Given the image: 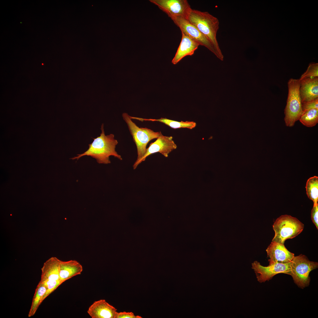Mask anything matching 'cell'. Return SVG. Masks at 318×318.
<instances>
[{
  "mask_svg": "<svg viewBox=\"0 0 318 318\" xmlns=\"http://www.w3.org/2000/svg\"><path fill=\"white\" fill-rule=\"evenodd\" d=\"M299 120L306 127L315 126L318 122V109H312L302 112Z\"/></svg>",
  "mask_w": 318,
  "mask_h": 318,
  "instance_id": "cell-20",
  "label": "cell"
},
{
  "mask_svg": "<svg viewBox=\"0 0 318 318\" xmlns=\"http://www.w3.org/2000/svg\"><path fill=\"white\" fill-rule=\"evenodd\" d=\"M141 316L137 315L135 316L134 314L132 312H117L115 317V318H142Z\"/></svg>",
  "mask_w": 318,
  "mask_h": 318,
  "instance_id": "cell-24",
  "label": "cell"
},
{
  "mask_svg": "<svg viewBox=\"0 0 318 318\" xmlns=\"http://www.w3.org/2000/svg\"><path fill=\"white\" fill-rule=\"evenodd\" d=\"M288 94L284 110V120L287 126L292 127L299 120L302 112L299 91V80L291 78L288 82Z\"/></svg>",
  "mask_w": 318,
  "mask_h": 318,
  "instance_id": "cell-4",
  "label": "cell"
},
{
  "mask_svg": "<svg viewBox=\"0 0 318 318\" xmlns=\"http://www.w3.org/2000/svg\"><path fill=\"white\" fill-rule=\"evenodd\" d=\"M311 219L313 223L315 225L317 229H318V204H314L312 210Z\"/></svg>",
  "mask_w": 318,
  "mask_h": 318,
  "instance_id": "cell-23",
  "label": "cell"
},
{
  "mask_svg": "<svg viewBox=\"0 0 318 318\" xmlns=\"http://www.w3.org/2000/svg\"><path fill=\"white\" fill-rule=\"evenodd\" d=\"M122 116L136 146L138 156L134 164H135L145 154L147 145L149 142L158 138L162 133L160 131L155 132L147 127H139L132 121L130 116L127 113H123Z\"/></svg>",
  "mask_w": 318,
  "mask_h": 318,
  "instance_id": "cell-5",
  "label": "cell"
},
{
  "mask_svg": "<svg viewBox=\"0 0 318 318\" xmlns=\"http://www.w3.org/2000/svg\"><path fill=\"white\" fill-rule=\"evenodd\" d=\"M173 138L172 136H164L161 134L155 142L150 144L142 158L136 164H133V169H136L140 164L152 154L158 152L165 157H168L169 154L177 148Z\"/></svg>",
  "mask_w": 318,
  "mask_h": 318,
  "instance_id": "cell-11",
  "label": "cell"
},
{
  "mask_svg": "<svg viewBox=\"0 0 318 318\" xmlns=\"http://www.w3.org/2000/svg\"><path fill=\"white\" fill-rule=\"evenodd\" d=\"M82 270V265L75 260L67 261L60 260L59 276L61 283L75 276L81 274Z\"/></svg>",
  "mask_w": 318,
  "mask_h": 318,
  "instance_id": "cell-16",
  "label": "cell"
},
{
  "mask_svg": "<svg viewBox=\"0 0 318 318\" xmlns=\"http://www.w3.org/2000/svg\"><path fill=\"white\" fill-rule=\"evenodd\" d=\"M302 103V112L312 109H318V99Z\"/></svg>",
  "mask_w": 318,
  "mask_h": 318,
  "instance_id": "cell-22",
  "label": "cell"
},
{
  "mask_svg": "<svg viewBox=\"0 0 318 318\" xmlns=\"http://www.w3.org/2000/svg\"><path fill=\"white\" fill-rule=\"evenodd\" d=\"M174 23L178 27L181 32L204 46L213 53L218 58V55L212 42L186 18L176 16L172 18Z\"/></svg>",
  "mask_w": 318,
  "mask_h": 318,
  "instance_id": "cell-8",
  "label": "cell"
},
{
  "mask_svg": "<svg viewBox=\"0 0 318 318\" xmlns=\"http://www.w3.org/2000/svg\"><path fill=\"white\" fill-rule=\"evenodd\" d=\"M291 261L286 263H274L264 266L259 262L255 261L252 264L258 281L264 282L272 279L274 276L279 273L290 275Z\"/></svg>",
  "mask_w": 318,
  "mask_h": 318,
  "instance_id": "cell-9",
  "label": "cell"
},
{
  "mask_svg": "<svg viewBox=\"0 0 318 318\" xmlns=\"http://www.w3.org/2000/svg\"><path fill=\"white\" fill-rule=\"evenodd\" d=\"M117 309L103 299L94 302L87 313L92 318H115Z\"/></svg>",
  "mask_w": 318,
  "mask_h": 318,
  "instance_id": "cell-14",
  "label": "cell"
},
{
  "mask_svg": "<svg viewBox=\"0 0 318 318\" xmlns=\"http://www.w3.org/2000/svg\"><path fill=\"white\" fill-rule=\"evenodd\" d=\"M269 258V264L274 263H286L291 261L294 254L290 252L284 244L272 241L266 250Z\"/></svg>",
  "mask_w": 318,
  "mask_h": 318,
  "instance_id": "cell-12",
  "label": "cell"
},
{
  "mask_svg": "<svg viewBox=\"0 0 318 318\" xmlns=\"http://www.w3.org/2000/svg\"><path fill=\"white\" fill-rule=\"evenodd\" d=\"M299 80V91L302 103L318 99V77Z\"/></svg>",
  "mask_w": 318,
  "mask_h": 318,
  "instance_id": "cell-13",
  "label": "cell"
},
{
  "mask_svg": "<svg viewBox=\"0 0 318 318\" xmlns=\"http://www.w3.org/2000/svg\"><path fill=\"white\" fill-rule=\"evenodd\" d=\"M182 38L180 45L175 57L172 60V63L177 64L185 57L191 56L200 45L197 42L181 32Z\"/></svg>",
  "mask_w": 318,
  "mask_h": 318,
  "instance_id": "cell-15",
  "label": "cell"
},
{
  "mask_svg": "<svg viewBox=\"0 0 318 318\" xmlns=\"http://www.w3.org/2000/svg\"><path fill=\"white\" fill-rule=\"evenodd\" d=\"M171 19L182 16L187 19L192 9L186 0H150Z\"/></svg>",
  "mask_w": 318,
  "mask_h": 318,
  "instance_id": "cell-10",
  "label": "cell"
},
{
  "mask_svg": "<svg viewBox=\"0 0 318 318\" xmlns=\"http://www.w3.org/2000/svg\"><path fill=\"white\" fill-rule=\"evenodd\" d=\"M131 119H135L143 122V121H158L165 124L170 127L177 129L181 128H187L192 129L195 128L196 123L193 121H181L179 122L173 120L166 118H161L159 119H145L130 116Z\"/></svg>",
  "mask_w": 318,
  "mask_h": 318,
  "instance_id": "cell-17",
  "label": "cell"
},
{
  "mask_svg": "<svg viewBox=\"0 0 318 318\" xmlns=\"http://www.w3.org/2000/svg\"><path fill=\"white\" fill-rule=\"evenodd\" d=\"M60 260L56 257H52L44 264L41 269V279L39 282L44 285L47 291L42 301L54 291L61 283L59 276Z\"/></svg>",
  "mask_w": 318,
  "mask_h": 318,
  "instance_id": "cell-7",
  "label": "cell"
},
{
  "mask_svg": "<svg viewBox=\"0 0 318 318\" xmlns=\"http://www.w3.org/2000/svg\"><path fill=\"white\" fill-rule=\"evenodd\" d=\"M46 286L39 282L37 286L33 297L32 305L29 312L28 317L33 316L36 313L39 305L42 302V299L47 291Z\"/></svg>",
  "mask_w": 318,
  "mask_h": 318,
  "instance_id": "cell-18",
  "label": "cell"
},
{
  "mask_svg": "<svg viewBox=\"0 0 318 318\" xmlns=\"http://www.w3.org/2000/svg\"><path fill=\"white\" fill-rule=\"evenodd\" d=\"M305 188L308 198L313 202L314 204L318 203V177L314 176L309 178Z\"/></svg>",
  "mask_w": 318,
  "mask_h": 318,
  "instance_id": "cell-19",
  "label": "cell"
},
{
  "mask_svg": "<svg viewBox=\"0 0 318 318\" xmlns=\"http://www.w3.org/2000/svg\"><path fill=\"white\" fill-rule=\"evenodd\" d=\"M101 133L100 135L96 138H93V141L89 144V148L87 150L70 159L78 160L83 156H89L96 159L98 163L106 164L111 163L109 159L111 156L122 160V159L121 156L115 150L116 146L118 142L115 139L114 135L111 134L105 135L103 124L101 126Z\"/></svg>",
  "mask_w": 318,
  "mask_h": 318,
  "instance_id": "cell-1",
  "label": "cell"
},
{
  "mask_svg": "<svg viewBox=\"0 0 318 318\" xmlns=\"http://www.w3.org/2000/svg\"><path fill=\"white\" fill-rule=\"evenodd\" d=\"M318 267V262L311 261L305 255L301 254L294 256L291 261L290 275L295 284L303 289L309 284L310 272Z\"/></svg>",
  "mask_w": 318,
  "mask_h": 318,
  "instance_id": "cell-6",
  "label": "cell"
},
{
  "mask_svg": "<svg viewBox=\"0 0 318 318\" xmlns=\"http://www.w3.org/2000/svg\"><path fill=\"white\" fill-rule=\"evenodd\" d=\"M318 77V63L310 64L307 69L301 75L300 79L305 78H313Z\"/></svg>",
  "mask_w": 318,
  "mask_h": 318,
  "instance_id": "cell-21",
  "label": "cell"
},
{
  "mask_svg": "<svg viewBox=\"0 0 318 318\" xmlns=\"http://www.w3.org/2000/svg\"><path fill=\"white\" fill-rule=\"evenodd\" d=\"M304 227V224L296 218L288 215H281L273 225L275 235L272 241L284 244L286 240L293 238L301 233Z\"/></svg>",
  "mask_w": 318,
  "mask_h": 318,
  "instance_id": "cell-3",
  "label": "cell"
},
{
  "mask_svg": "<svg viewBox=\"0 0 318 318\" xmlns=\"http://www.w3.org/2000/svg\"><path fill=\"white\" fill-rule=\"evenodd\" d=\"M187 19L211 41L218 55V58L223 60V56L216 38L219 27L218 19L208 12L191 9Z\"/></svg>",
  "mask_w": 318,
  "mask_h": 318,
  "instance_id": "cell-2",
  "label": "cell"
}]
</instances>
